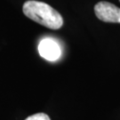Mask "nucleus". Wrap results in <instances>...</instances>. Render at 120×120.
<instances>
[{"mask_svg": "<svg viewBox=\"0 0 120 120\" xmlns=\"http://www.w3.org/2000/svg\"><path fill=\"white\" fill-rule=\"evenodd\" d=\"M94 12L99 20L104 22L120 23V8L106 1H101L94 6Z\"/></svg>", "mask_w": 120, "mask_h": 120, "instance_id": "2", "label": "nucleus"}, {"mask_svg": "<svg viewBox=\"0 0 120 120\" xmlns=\"http://www.w3.org/2000/svg\"><path fill=\"white\" fill-rule=\"evenodd\" d=\"M22 11L28 18L51 30H59L63 25V19L51 5L40 1L25 2Z\"/></svg>", "mask_w": 120, "mask_h": 120, "instance_id": "1", "label": "nucleus"}, {"mask_svg": "<svg viewBox=\"0 0 120 120\" xmlns=\"http://www.w3.org/2000/svg\"><path fill=\"white\" fill-rule=\"evenodd\" d=\"M25 120H51L48 115L45 113H37L32 116H28Z\"/></svg>", "mask_w": 120, "mask_h": 120, "instance_id": "4", "label": "nucleus"}, {"mask_svg": "<svg viewBox=\"0 0 120 120\" xmlns=\"http://www.w3.org/2000/svg\"><path fill=\"white\" fill-rule=\"evenodd\" d=\"M38 52L41 57L49 61H55L60 57L61 50L58 43L51 38H44L38 45Z\"/></svg>", "mask_w": 120, "mask_h": 120, "instance_id": "3", "label": "nucleus"}, {"mask_svg": "<svg viewBox=\"0 0 120 120\" xmlns=\"http://www.w3.org/2000/svg\"><path fill=\"white\" fill-rule=\"evenodd\" d=\"M119 1H120V0H119Z\"/></svg>", "mask_w": 120, "mask_h": 120, "instance_id": "5", "label": "nucleus"}]
</instances>
